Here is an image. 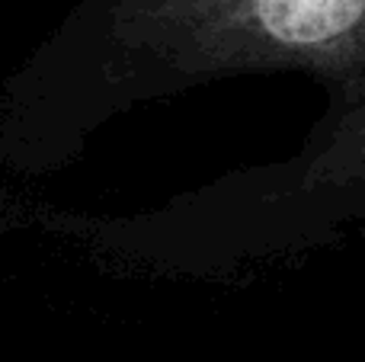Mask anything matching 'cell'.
<instances>
[{
	"mask_svg": "<svg viewBox=\"0 0 365 362\" xmlns=\"http://www.w3.org/2000/svg\"><path fill=\"white\" fill-rule=\"evenodd\" d=\"M250 74L365 96V0H90L6 83L0 167L58 170L125 109Z\"/></svg>",
	"mask_w": 365,
	"mask_h": 362,
	"instance_id": "obj_1",
	"label": "cell"
}]
</instances>
